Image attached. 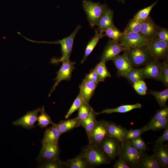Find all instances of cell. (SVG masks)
<instances>
[{
    "label": "cell",
    "mask_w": 168,
    "mask_h": 168,
    "mask_svg": "<svg viewBox=\"0 0 168 168\" xmlns=\"http://www.w3.org/2000/svg\"><path fill=\"white\" fill-rule=\"evenodd\" d=\"M82 153L91 167L97 166L110 163V160L100 147L89 143L82 150Z\"/></svg>",
    "instance_id": "cell-1"
},
{
    "label": "cell",
    "mask_w": 168,
    "mask_h": 168,
    "mask_svg": "<svg viewBox=\"0 0 168 168\" xmlns=\"http://www.w3.org/2000/svg\"><path fill=\"white\" fill-rule=\"evenodd\" d=\"M82 4L90 26H96L99 20L108 7L105 4L83 0Z\"/></svg>",
    "instance_id": "cell-2"
},
{
    "label": "cell",
    "mask_w": 168,
    "mask_h": 168,
    "mask_svg": "<svg viewBox=\"0 0 168 168\" xmlns=\"http://www.w3.org/2000/svg\"><path fill=\"white\" fill-rule=\"evenodd\" d=\"M81 27V26L80 25H77L74 31L69 36L57 41L37 42L30 40L38 43L60 44L61 46L62 56L58 59L54 58L51 60V62L53 63H58L64 61L69 59L70 56L72 51L74 39Z\"/></svg>",
    "instance_id": "cell-3"
},
{
    "label": "cell",
    "mask_w": 168,
    "mask_h": 168,
    "mask_svg": "<svg viewBox=\"0 0 168 168\" xmlns=\"http://www.w3.org/2000/svg\"><path fill=\"white\" fill-rule=\"evenodd\" d=\"M144 151L136 148L128 142L124 141L121 142L119 156L123 158L130 167H139Z\"/></svg>",
    "instance_id": "cell-4"
},
{
    "label": "cell",
    "mask_w": 168,
    "mask_h": 168,
    "mask_svg": "<svg viewBox=\"0 0 168 168\" xmlns=\"http://www.w3.org/2000/svg\"><path fill=\"white\" fill-rule=\"evenodd\" d=\"M133 66L138 67L147 63L152 58L146 46L127 48L125 51Z\"/></svg>",
    "instance_id": "cell-5"
},
{
    "label": "cell",
    "mask_w": 168,
    "mask_h": 168,
    "mask_svg": "<svg viewBox=\"0 0 168 168\" xmlns=\"http://www.w3.org/2000/svg\"><path fill=\"white\" fill-rule=\"evenodd\" d=\"M146 46L152 57L154 59H167L168 42L155 38L149 40Z\"/></svg>",
    "instance_id": "cell-6"
},
{
    "label": "cell",
    "mask_w": 168,
    "mask_h": 168,
    "mask_svg": "<svg viewBox=\"0 0 168 168\" xmlns=\"http://www.w3.org/2000/svg\"><path fill=\"white\" fill-rule=\"evenodd\" d=\"M148 41L139 33L128 32H123L119 42L123 47L133 48L146 46Z\"/></svg>",
    "instance_id": "cell-7"
},
{
    "label": "cell",
    "mask_w": 168,
    "mask_h": 168,
    "mask_svg": "<svg viewBox=\"0 0 168 168\" xmlns=\"http://www.w3.org/2000/svg\"><path fill=\"white\" fill-rule=\"evenodd\" d=\"M62 62V65L57 73V76L54 79L56 81L49 94V96H51L61 81L63 80L69 81L70 79L72 73L75 68V62H71L68 59Z\"/></svg>",
    "instance_id": "cell-8"
},
{
    "label": "cell",
    "mask_w": 168,
    "mask_h": 168,
    "mask_svg": "<svg viewBox=\"0 0 168 168\" xmlns=\"http://www.w3.org/2000/svg\"><path fill=\"white\" fill-rule=\"evenodd\" d=\"M120 142L114 138L107 136L99 146L110 160L112 161L119 155L120 149Z\"/></svg>",
    "instance_id": "cell-9"
},
{
    "label": "cell",
    "mask_w": 168,
    "mask_h": 168,
    "mask_svg": "<svg viewBox=\"0 0 168 168\" xmlns=\"http://www.w3.org/2000/svg\"><path fill=\"white\" fill-rule=\"evenodd\" d=\"M42 147L37 160L40 162L59 159L60 149L58 144L53 143H42Z\"/></svg>",
    "instance_id": "cell-10"
},
{
    "label": "cell",
    "mask_w": 168,
    "mask_h": 168,
    "mask_svg": "<svg viewBox=\"0 0 168 168\" xmlns=\"http://www.w3.org/2000/svg\"><path fill=\"white\" fill-rule=\"evenodd\" d=\"M127 48L122 46L118 42L110 39L105 46L101 56V60L105 62L113 60L119 54Z\"/></svg>",
    "instance_id": "cell-11"
},
{
    "label": "cell",
    "mask_w": 168,
    "mask_h": 168,
    "mask_svg": "<svg viewBox=\"0 0 168 168\" xmlns=\"http://www.w3.org/2000/svg\"><path fill=\"white\" fill-rule=\"evenodd\" d=\"M108 122L104 120L97 121L92 131L89 143L100 146L107 136Z\"/></svg>",
    "instance_id": "cell-12"
},
{
    "label": "cell",
    "mask_w": 168,
    "mask_h": 168,
    "mask_svg": "<svg viewBox=\"0 0 168 168\" xmlns=\"http://www.w3.org/2000/svg\"><path fill=\"white\" fill-rule=\"evenodd\" d=\"M117 71L118 75L125 77L133 68V67L125 52L122 54L119 55L113 60Z\"/></svg>",
    "instance_id": "cell-13"
},
{
    "label": "cell",
    "mask_w": 168,
    "mask_h": 168,
    "mask_svg": "<svg viewBox=\"0 0 168 168\" xmlns=\"http://www.w3.org/2000/svg\"><path fill=\"white\" fill-rule=\"evenodd\" d=\"M161 64L158 60L154 59L149 61L143 68V73L145 78H148L161 81Z\"/></svg>",
    "instance_id": "cell-14"
},
{
    "label": "cell",
    "mask_w": 168,
    "mask_h": 168,
    "mask_svg": "<svg viewBox=\"0 0 168 168\" xmlns=\"http://www.w3.org/2000/svg\"><path fill=\"white\" fill-rule=\"evenodd\" d=\"M160 26L149 16L141 22L139 33L144 38L149 40L155 38L156 33Z\"/></svg>",
    "instance_id": "cell-15"
},
{
    "label": "cell",
    "mask_w": 168,
    "mask_h": 168,
    "mask_svg": "<svg viewBox=\"0 0 168 168\" xmlns=\"http://www.w3.org/2000/svg\"><path fill=\"white\" fill-rule=\"evenodd\" d=\"M41 108H38L34 110L27 112L19 119L13 122L15 126H21L23 128L29 129L34 127L35 122L37 121L38 114Z\"/></svg>",
    "instance_id": "cell-16"
},
{
    "label": "cell",
    "mask_w": 168,
    "mask_h": 168,
    "mask_svg": "<svg viewBox=\"0 0 168 168\" xmlns=\"http://www.w3.org/2000/svg\"><path fill=\"white\" fill-rule=\"evenodd\" d=\"M98 83L84 78L79 86L80 92L82 96L84 102L89 103Z\"/></svg>",
    "instance_id": "cell-17"
},
{
    "label": "cell",
    "mask_w": 168,
    "mask_h": 168,
    "mask_svg": "<svg viewBox=\"0 0 168 168\" xmlns=\"http://www.w3.org/2000/svg\"><path fill=\"white\" fill-rule=\"evenodd\" d=\"M153 150L154 152L153 155L163 167H167L168 165V146L163 143L156 144Z\"/></svg>",
    "instance_id": "cell-18"
},
{
    "label": "cell",
    "mask_w": 168,
    "mask_h": 168,
    "mask_svg": "<svg viewBox=\"0 0 168 168\" xmlns=\"http://www.w3.org/2000/svg\"><path fill=\"white\" fill-rule=\"evenodd\" d=\"M61 133L58 129L56 124L46 129L44 133L42 143H53L58 144V140Z\"/></svg>",
    "instance_id": "cell-19"
},
{
    "label": "cell",
    "mask_w": 168,
    "mask_h": 168,
    "mask_svg": "<svg viewBox=\"0 0 168 168\" xmlns=\"http://www.w3.org/2000/svg\"><path fill=\"white\" fill-rule=\"evenodd\" d=\"M128 130L121 126L108 122L107 136L114 138L120 142H124V136Z\"/></svg>",
    "instance_id": "cell-20"
},
{
    "label": "cell",
    "mask_w": 168,
    "mask_h": 168,
    "mask_svg": "<svg viewBox=\"0 0 168 168\" xmlns=\"http://www.w3.org/2000/svg\"><path fill=\"white\" fill-rule=\"evenodd\" d=\"M113 13V11L108 7L97 24V30L103 33L105 29L114 25Z\"/></svg>",
    "instance_id": "cell-21"
},
{
    "label": "cell",
    "mask_w": 168,
    "mask_h": 168,
    "mask_svg": "<svg viewBox=\"0 0 168 168\" xmlns=\"http://www.w3.org/2000/svg\"><path fill=\"white\" fill-rule=\"evenodd\" d=\"M56 125L62 134L81 126V124L80 120L76 117L73 119L62 120L58 124H56Z\"/></svg>",
    "instance_id": "cell-22"
},
{
    "label": "cell",
    "mask_w": 168,
    "mask_h": 168,
    "mask_svg": "<svg viewBox=\"0 0 168 168\" xmlns=\"http://www.w3.org/2000/svg\"><path fill=\"white\" fill-rule=\"evenodd\" d=\"M142 104L137 103L133 104H126L113 109H106L102 111L96 112V115L102 114H111L114 113H125L136 109H141Z\"/></svg>",
    "instance_id": "cell-23"
},
{
    "label": "cell",
    "mask_w": 168,
    "mask_h": 168,
    "mask_svg": "<svg viewBox=\"0 0 168 168\" xmlns=\"http://www.w3.org/2000/svg\"><path fill=\"white\" fill-rule=\"evenodd\" d=\"M96 115V112L93 110L86 119L81 122V126L85 130L89 142L97 121Z\"/></svg>",
    "instance_id": "cell-24"
},
{
    "label": "cell",
    "mask_w": 168,
    "mask_h": 168,
    "mask_svg": "<svg viewBox=\"0 0 168 168\" xmlns=\"http://www.w3.org/2000/svg\"><path fill=\"white\" fill-rule=\"evenodd\" d=\"M66 167L69 168H87L91 167L82 152L75 157L65 162Z\"/></svg>",
    "instance_id": "cell-25"
},
{
    "label": "cell",
    "mask_w": 168,
    "mask_h": 168,
    "mask_svg": "<svg viewBox=\"0 0 168 168\" xmlns=\"http://www.w3.org/2000/svg\"><path fill=\"white\" fill-rule=\"evenodd\" d=\"M163 167L158 160L153 155L150 156L144 152L139 167L142 168H160Z\"/></svg>",
    "instance_id": "cell-26"
},
{
    "label": "cell",
    "mask_w": 168,
    "mask_h": 168,
    "mask_svg": "<svg viewBox=\"0 0 168 168\" xmlns=\"http://www.w3.org/2000/svg\"><path fill=\"white\" fill-rule=\"evenodd\" d=\"M104 36L103 33L95 30L94 36L87 43L85 49L84 55L81 61V63H83L87 59L88 56L92 52L99 40Z\"/></svg>",
    "instance_id": "cell-27"
},
{
    "label": "cell",
    "mask_w": 168,
    "mask_h": 168,
    "mask_svg": "<svg viewBox=\"0 0 168 168\" xmlns=\"http://www.w3.org/2000/svg\"><path fill=\"white\" fill-rule=\"evenodd\" d=\"M168 117L149 123L143 127L144 132L149 130L156 131L168 128Z\"/></svg>",
    "instance_id": "cell-28"
},
{
    "label": "cell",
    "mask_w": 168,
    "mask_h": 168,
    "mask_svg": "<svg viewBox=\"0 0 168 168\" xmlns=\"http://www.w3.org/2000/svg\"><path fill=\"white\" fill-rule=\"evenodd\" d=\"M38 115L37 121V125L42 128L47 127L50 124H53L54 123L49 115L46 112L44 106L41 108Z\"/></svg>",
    "instance_id": "cell-29"
},
{
    "label": "cell",
    "mask_w": 168,
    "mask_h": 168,
    "mask_svg": "<svg viewBox=\"0 0 168 168\" xmlns=\"http://www.w3.org/2000/svg\"><path fill=\"white\" fill-rule=\"evenodd\" d=\"M104 36H106L114 41L119 42L122 36L123 32L117 28L114 25L107 28L103 32Z\"/></svg>",
    "instance_id": "cell-30"
},
{
    "label": "cell",
    "mask_w": 168,
    "mask_h": 168,
    "mask_svg": "<svg viewBox=\"0 0 168 168\" xmlns=\"http://www.w3.org/2000/svg\"><path fill=\"white\" fill-rule=\"evenodd\" d=\"M159 0H157L150 5L139 10L133 18L141 22L145 20L149 16L151 10Z\"/></svg>",
    "instance_id": "cell-31"
},
{
    "label": "cell",
    "mask_w": 168,
    "mask_h": 168,
    "mask_svg": "<svg viewBox=\"0 0 168 168\" xmlns=\"http://www.w3.org/2000/svg\"><path fill=\"white\" fill-rule=\"evenodd\" d=\"M125 77L133 84L139 80H143L145 78L143 75L142 68H133Z\"/></svg>",
    "instance_id": "cell-32"
},
{
    "label": "cell",
    "mask_w": 168,
    "mask_h": 168,
    "mask_svg": "<svg viewBox=\"0 0 168 168\" xmlns=\"http://www.w3.org/2000/svg\"><path fill=\"white\" fill-rule=\"evenodd\" d=\"M151 94L155 96L158 103L161 107L166 106L168 99V89L161 91H151Z\"/></svg>",
    "instance_id": "cell-33"
},
{
    "label": "cell",
    "mask_w": 168,
    "mask_h": 168,
    "mask_svg": "<svg viewBox=\"0 0 168 168\" xmlns=\"http://www.w3.org/2000/svg\"><path fill=\"white\" fill-rule=\"evenodd\" d=\"M105 63L104 61L101 60L94 68L99 75L101 82H103L106 78L111 77L110 73L107 68Z\"/></svg>",
    "instance_id": "cell-34"
},
{
    "label": "cell",
    "mask_w": 168,
    "mask_h": 168,
    "mask_svg": "<svg viewBox=\"0 0 168 168\" xmlns=\"http://www.w3.org/2000/svg\"><path fill=\"white\" fill-rule=\"evenodd\" d=\"M38 166L41 168H61L66 167L65 162L59 159L44 161L40 162Z\"/></svg>",
    "instance_id": "cell-35"
},
{
    "label": "cell",
    "mask_w": 168,
    "mask_h": 168,
    "mask_svg": "<svg viewBox=\"0 0 168 168\" xmlns=\"http://www.w3.org/2000/svg\"><path fill=\"white\" fill-rule=\"evenodd\" d=\"M78 110L77 117L81 122L86 119L94 110L89 103L84 102Z\"/></svg>",
    "instance_id": "cell-36"
},
{
    "label": "cell",
    "mask_w": 168,
    "mask_h": 168,
    "mask_svg": "<svg viewBox=\"0 0 168 168\" xmlns=\"http://www.w3.org/2000/svg\"><path fill=\"white\" fill-rule=\"evenodd\" d=\"M84 102L83 97L81 93H79L66 114L65 116V118L68 119L74 112L78 110Z\"/></svg>",
    "instance_id": "cell-37"
},
{
    "label": "cell",
    "mask_w": 168,
    "mask_h": 168,
    "mask_svg": "<svg viewBox=\"0 0 168 168\" xmlns=\"http://www.w3.org/2000/svg\"><path fill=\"white\" fill-rule=\"evenodd\" d=\"M144 132L143 127L139 129L127 130L124 136V141L130 142L140 136Z\"/></svg>",
    "instance_id": "cell-38"
},
{
    "label": "cell",
    "mask_w": 168,
    "mask_h": 168,
    "mask_svg": "<svg viewBox=\"0 0 168 168\" xmlns=\"http://www.w3.org/2000/svg\"><path fill=\"white\" fill-rule=\"evenodd\" d=\"M141 26V22L133 18L129 21L123 32H133L139 33Z\"/></svg>",
    "instance_id": "cell-39"
},
{
    "label": "cell",
    "mask_w": 168,
    "mask_h": 168,
    "mask_svg": "<svg viewBox=\"0 0 168 168\" xmlns=\"http://www.w3.org/2000/svg\"><path fill=\"white\" fill-rule=\"evenodd\" d=\"M134 90L139 95H144L147 93V87L143 80H139L133 84Z\"/></svg>",
    "instance_id": "cell-40"
},
{
    "label": "cell",
    "mask_w": 168,
    "mask_h": 168,
    "mask_svg": "<svg viewBox=\"0 0 168 168\" xmlns=\"http://www.w3.org/2000/svg\"><path fill=\"white\" fill-rule=\"evenodd\" d=\"M161 81L166 86L168 85V63L167 59L161 63Z\"/></svg>",
    "instance_id": "cell-41"
},
{
    "label": "cell",
    "mask_w": 168,
    "mask_h": 168,
    "mask_svg": "<svg viewBox=\"0 0 168 168\" xmlns=\"http://www.w3.org/2000/svg\"><path fill=\"white\" fill-rule=\"evenodd\" d=\"M168 117V107L166 106L162 109L158 111L149 123Z\"/></svg>",
    "instance_id": "cell-42"
},
{
    "label": "cell",
    "mask_w": 168,
    "mask_h": 168,
    "mask_svg": "<svg viewBox=\"0 0 168 168\" xmlns=\"http://www.w3.org/2000/svg\"><path fill=\"white\" fill-rule=\"evenodd\" d=\"M156 38L168 42V30L167 28L159 27L156 34Z\"/></svg>",
    "instance_id": "cell-43"
},
{
    "label": "cell",
    "mask_w": 168,
    "mask_h": 168,
    "mask_svg": "<svg viewBox=\"0 0 168 168\" xmlns=\"http://www.w3.org/2000/svg\"><path fill=\"white\" fill-rule=\"evenodd\" d=\"M85 78L98 83L101 82L99 75L94 68L91 70L88 73L86 74Z\"/></svg>",
    "instance_id": "cell-44"
},
{
    "label": "cell",
    "mask_w": 168,
    "mask_h": 168,
    "mask_svg": "<svg viewBox=\"0 0 168 168\" xmlns=\"http://www.w3.org/2000/svg\"><path fill=\"white\" fill-rule=\"evenodd\" d=\"M114 168H130V167L126 161L122 157L119 156V159L113 166Z\"/></svg>",
    "instance_id": "cell-45"
},
{
    "label": "cell",
    "mask_w": 168,
    "mask_h": 168,
    "mask_svg": "<svg viewBox=\"0 0 168 168\" xmlns=\"http://www.w3.org/2000/svg\"><path fill=\"white\" fill-rule=\"evenodd\" d=\"M162 135L156 140L150 143H154L156 144L163 143V142L168 141V128L165 129Z\"/></svg>",
    "instance_id": "cell-46"
},
{
    "label": "cell",
    "mask_w": 168,
    "mask_h": 168,
    "mask_svg": "<svg viewBox=\"0 0 168 168\" xmlns=\"http://www.w3.org/2000/svg\"><path fill=\"white\" fill-rule=\"evenodd\" d=\"M136 139L140 146L141 150L145 151L147 149V147L142 138L140 136L136 138Z\"/></svg>",
    "instance_id": "cell-47"
},
{
    "label": "cell",
    "mask_w": 168,
    "mask_h": 168,
    "mask_svg": "<svg viewBox=\"0 0 168 168\" xmlns=\"http://www.w3.org/2000/svg\"><path fill=\"white\" fill-rule=\"evenodd\" d=\"M123 3H124L125 0H116Z\"/></svg>",
    "instance_id": "cell-48"
}]
</instances>
